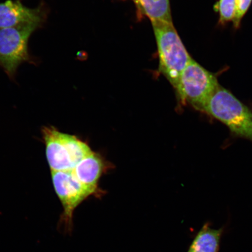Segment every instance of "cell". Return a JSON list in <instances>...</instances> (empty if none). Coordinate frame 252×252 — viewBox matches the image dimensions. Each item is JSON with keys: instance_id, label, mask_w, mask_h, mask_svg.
Returning <instances> with one entry per match:
<instances>
[{"instance_id": "6da1fadb", "label": "cell", "mask_w": 252, "mask_h": 252, "mask_svg": "<svg viewBox=\"0 0 252 252\" xmlns=\"http://www.w3.org/2000/svg\"><path fill=\"white\" fill-rule=\"evenodd\" d=\"M159 56L158 72L175 90L183 71L192 59L173 23H152Z\"/></svg>"}, {"instance_id": "7a4b0ae2", "label": "cell", "mask_w": 252, "mask_h": 252, "mask_svg": "<svg viewBox=\"0 0 252 252\" xmlns=\"http://www.w3.org/2000/svg\"><path fill=\"white\" fill-rule=\"evenodd\" d=\"M203 112L222 122L235 135L252 141V110L225 88H217Z\"/></svg>"}, {"instance_id": "3957f363", "label": "cell", "mask_w": 252, "mask_h": 252, "mask_svg": "<svg viewBox=\"0 0 252 252\" xmlns=\"http://www.w3.org/2000/svg\"><path fill=\"white\" fill-rule=\"evenodd\" d=\"M43 26L39 23H27L0 30V67L11 80H14L23 63L36 64L28 45L32 34Z\"/></svg>"}, {"instance_id": "277c9868", "label": "cell", "mask_w": 252, "mask_h": 252, "mask_svg": "<svg viewBox=\"0 0 252 252\" xmlns=\"http://www.w3.org/2000/svg\"><path fill=\"white\" fill-rule=\"evenodd\" d=\"M42 135L52 171H72L81 160L93 153L85 142L54 127H44Z\"/></svg>"}, {"instance_id": "5b68a950", "label": "cell", "mask_w": 252, "mask_h": 252, "mask_svg": "<svg viewBox=\"0 0 252 252\" xmlns=\"http://www.w3.org/2000/svg\"><path fill=\"white\" fill-rule=\"evenodd\" d=\"M220 85L215 75L191 59L183 71L175 90L183 105L203 111Z\"/></svg>"}, {"instance_id": "8992f818", "label": "cell", "mask_w": 252, "mask_h": 252, "mask_svg": "<svg viewBox=\"0 0 252 252\" xmlns=\"http://www.w3.org/2000/svg\"><path fill=\"white\" fill-rule=\"evenodd\" d=\"M53 186L64 209L62 216V226L64 232L72 230V216L74 210L94 192L82 184L73 171H52Z\"/></svg>"}, {"instance_id": "52a82bcc", "label": "cell", "mask_w": 252, "mask_h": 252, "mask_svg": "<svg viewBox=\"0 0 252 252\" xmlns=\"http://www.w3.org/2000/svg\"><path fill=\"white\" fill-rule=\"evenodd\" d=\"M49 8L42 0L37 7H27L21 0H7L0 2V30L27 23L45 24Z\"/></svg>"}, {"instance_id": "ba28073f", "label": "cell", "mask_w": 252, "mask_h": 252, "mask_svg": "<svg viewBox=\"0 0 252 252\" xmlns=\"http://www.w3.org/2000/svg\"><path fill=\"white\" fill-rule=\"evenodd\" d=\"M104 169L103 160L98 154L91 153L72 170L82 184L95 193Z\"/></svg>"}, {"instance_id": "9c48e42d", "label": "cell", "mask_w": 252, "mask_h": 252, "mask_svg": "<svg viewBox=\"0 0 252 252\" xmlns=\"http://www.w3.org/2000/svg\"><path fill=\"white\" fill-rule=\"evenodd\" d=\"M140 15L149 18L151 23H173L170 0H132Z\"/></svg>"}, {"instance_id": "30bf717a", "label": "cell", "mask_w": 252, "mask_h": 252, "mask_svg": "<svg viewBox=\"0 0 252 252\" xmlns=\"http://www.w3.org/2000/svg\"><path fill=\"white\" fill-rule=\"evenodd\" d=\"M223 228L214 229L205 223L198 232L188 252H219Z\"/></svg>"}, {"instance_id": "8fae6325", "label": "cell", "mask_w": 252, "mask_h": 252, "mask_svg": "<svg viewBox=\"0 0 252 252\" xmlns=\"http://www.w3.org/2000/svg\"><path fill=\"white\" fill-rule=\"evenodd\" d=\"M214 7L219 13V23L224 25L234 21L237 9V0H219Z\"/></svg>"}, {"instance_id": "7c38bea8", "label": "cell", "mask_w": 252, "mask_h": 252, "mask_svg": "<svg viewBox=\"0 0 252 252\" xmlns=\"http://www.w3.org/2000/svg\"><path fill=\"white\" fill-rule=\"evenodd\" d=\"M252 0H237V9L235 19L233 21L234 26L236 29H238L240 26L242 18L250 9L252 4Z\"/></svg>"}]
</instances>
